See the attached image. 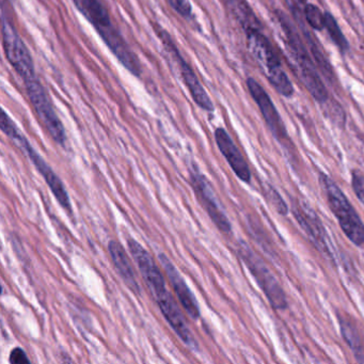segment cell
<instances>
[{
    "label": "cell",
    "mask_w": 364,
    "mask_h": 364,
    "mask_svg": "<svg viewBox=\"0 0 364 364\" xmlns=\"http://www.w3.org/2000/svg\"><path fill=\"white\" fill-rule=\"evenodd\" d=\"M321 107H323L326 117L329 118L333 124L341 127V129H344L345 124H346V114H345L344 109L340 104L329 99L321 105Z\"/></svg>",
    "instance_id": "ffe728a7"
},
{
    "label": "cell",
    "mask_w": 364,
    "mask_h": 364,
    "mask_svg": "<svg viewBox=\"0 0 364 364\" xmlns=\"http://www.w3.org/2000/svg\"><path fill=\"white\" fill-rule=\"evenodd\" d=\"M154 299L157 302L161 314L165 317L172 330L176 332V336L180 338V340L191 350H199V343L191 332L178 302L176 301L168 289L159 294L156 297H154Z\"/></svg>",
    "instance_id": "8fae6325"
},
{
    "label": "cell",
    "mask_w": 364,
    "mask_h": 364,
    "mask_svg": "<svg viewBox=\"0 0 364 364\" xmlns=\"http://www.w3.org/2000/svg\"><path fill=\"white\" fill-rule=\"evenodd\" d=\"M338 318L345 342L353 351L355 360L364 363V338L357 323L347 314H338Z\"/></svg>",
    "instance_id": "e0dca14e"
},
{
    "label": "cell",
    "mask_w": 364,
    "mask_h": 364,
    "mask_svg": "<svg viewBox=\"0 0 364 364\" xmlns=\"http://www.w3.org/2000/svg\"><path fill=\"white\" fill-rule=\"evenodd\" d=\"M159 259L169 279L170 284L180 301L181 306L184 309L185 312L189 315L193 321L200 318V308L195 295L187 285L186 281L183 278L182 274L178 272V268L172 263L171 259L165 255L159 253Z\"/></svg>",
    "instance_id": "5bb4252c"
},
{
    "label": "cell",
    "mask_w": 364,
    "mask_h": 364,
    "mask_svg": "<svg viewBox=\"0 0 364 364\" xmlns=\"http://www.w3.org/2000/svg\"><path fill=\"white\" fill-rule=\"evenodd\" d=\"M0 129L1 132L5 134L7 137H9L12 141L16 144V146L24 153L25 155L29 157L31 163L35 165L36 169L39 171V173L43 176L44 181L46 184L50 187L52 191L53 195L56 198L58 203L65 208L67 212H72L71 200H70L69 193L67 188L63 185L61 178L57 176L56 172L53 170V168L46 163V159L37 152L35 148L31 146V142L28 141L24 134L18 129L16 123L14 122L9 114L3 109L1 112V117H0Z\"/></svg>",
    "instance_id": "7a4b0ae2"
},
{
    "label": "cell",
    "mask_w": 364,
    "mask_h": 364,
    "mask_svg": "<svg viewBox=\"0 0 364 364\" xmlns=\"http://www.w3.org/2000/svg\"><path fill=\"white\" fill-rule=\"evenodd\" d=\"M214 136L219 151L233 170L235 176L242 182L250 183L251 171L248 164L245 161L240 149L237 148L229 133L223 127H218L215 131Z\"/></svg>",
    "instance_id": "9a60e30c"
},
{
    "label": "cell",
    "mask_w": 364,
    "mask_h": 364,
    "mask_svg": "<svg viewBox=\"0 0 364 364\" xmlns=\"http://www.w3.org/2000/svg\"><path fill=\"white\" fill-rule=\"evenodd\" d=\"M127 245H129V252L137 264L138 269L149 291L152 294L153 298L156 297L161 291L167 289V284L161 268L159 267L150 252L146 250L137 240L129 238L127 240Z\"/></svg>",
    "instance_id": "4fadbf2b"
},
{
    "label": "cell",
    "mask_w": 364,
    "mask_h": 364,
    "mask_svg": "<svg viewBox=\"0 0 364 364\" xmlns=\"http://www.w3.org/2000/svg\"><path fill=\"white\" fill-rule=\"evenodd\" d=\"M291 212L315 248L327 259L336 262L333 245L315 210L306 201L295 198L291 199Z\"/></svg>",
    "instance_id": "9c48e42d"
},
{
    "label": "cell",
    "mask_w": 364,
    "mask_h": 364,
    "mask_svg": "<svg viewBox=\"0 0 364 364\" xmlns=\"http://www.w3.org/2000/svg\"><path fill=\"white\" fill-rule=\"evenodd\" d=\"M351 185L358 199L364 205V173L360 170L351 171Z\"/></svg>",
    "instance_id": "cb8c5ba5"
},
{
    "label": "cell",
    "mask_w": 364,
    "mask_h": 364,
    "mask_svg": "<svg viewBox=\"0 0 364 364\" xmlns=\"http://www.w3.org/2000/svg\"><path fill=\"white\" fill-rule=\"evenodd\" d=\"M108 251H109V255L112 257L114 268H116L123 282L134 294L140 295L141 289H140L135 269H134L133 265L129 261L127 250L123 248L122 245L119 244L116 240H110L109 244H108Z\"/></svg>",
    "instance_id": "2e32d148"
},
{
    "label": "cell",
    "mask_w": 364,
    "mask_h": 364,
    "mask_svg": "<svg viewBox=\"0 0 364 364\" xmlns=\"http://www.w3.org/2000/svg\"><path fill=\"white\" fill-rule=\"evenodd\" d=\"M319 184L325 193L330 210L338 219L343 233L355 246L364 244V223L342 189L327 174H319Z\"/></svg>",
    "instance_id": "277c9868"
},
{
    "label": "cell",
    "mask_w": 364,
    "mask_h": 364,
    "mask_svg": "<svg viewBox=\"0 0 364 364\" xmlns=\"http://www.w3.org/2000/svg\"><path fill=\"white\" fill-rule=\"evenodd\" d=\"M191 181L193 184L196 196L203 205L204 210L212 219L214 225L220 230L223 233L230 234L232 232V225L221 205L220 201L217 198L214 189L210 186V182L205 176L201 173L197 166L193 165L191 168Z\"/></svg>",
    "instance_id": "30bf717a"
},
{
    "label": "cell",
    "mask_w": 364,
    "mask_h": 364,
    "mask_svg": "<svg viewBox=\"0 0 364 364\" xmlns=\"http://www.w3.org/2000/svg\"><path fill=\"white\" fill-rule=\"evenodd\" d=\"M238 255L255 277L257 284L267 297L272 308L276 310H285L287 308V298L284 289L281 287L265 262L245 242H240L237 247Z\"/></svg>",
    "instance_id": "8992f818"
},
{
    "label": "cell",
    "mask_w": 364,
    "mask_h": 364,
    "mask_svg": "<svg viewBox=\"0 0 364 364\" xmlns=\"http://www.w3.org/2000/svg\"><path fill=\"white\" fill-rule=\"evenodd\" d=\"M78 12L92 25L119 63L136 77L142 74L141 63L127 40L112 22L109 11L102 0H73Z\"/></svg>",
    "instance_id": "6da1fadb"
},
{
    "label": "cell",
    "mask_w": 364,
    "mask_h": 364,
    "mask_svg": "<svg viewBox=\"0 0 364 364\" xmlns=\"http://www.w3.org/2000/svg\"><path fill=\"white\" fill-rule=\"evenodd\" d=\"M246 36L247 46L270 85L282 97H293L295 89L285 73L269 40L264 36L261 29L247 31Z\"/></svg>",
    "instance_id": "3957f363"
},
{
    "label": "cell",
    "mask_w": 364,
    "mask_h": 364,
    "mask_svg": "<svg viewBox=\"0 0 364 364\" xmlns=\"http://www.w3.org/2000/svg\"><path fill=\"white\" fill-rule=\"evenodd\" d=\"M264 196H265L268 203L272 204V208L276 210L277 213L282 215V216H287V215L289 214V206L285 203L280 193L277 191L274 187H272L270 184H267V183L264 185Z\"/></svg>",
    "instance_id": "44dd1931"
},
{
    "label": "cell",
    "mask_w": 364,
    "mask_h": 364,
    "mask_svg": "<svg viewBox=\"0 0 364 364\" xmlns=\"http://www.w3.org/2000/svg\"><path fill=\"white\" fill-rule=\"evenodd\" d=\"M154 29L157 35H159L161 43L165 46L166 50L169 53L170 56L176 61L178 71H180L181 76H182L183 82L186 85L187 89H188L196 105L201 108L204 112H214L215 106L213 104L212 100H210V95H208L205 89L202 86L193 68L187 63L186 59L183 57V55L181 54L180 50H178L176 42L173 41L170 33L165 31V29L161 28V26L155 27Z\"/></svg>",
    "instance_id": "ba28073f"
},
{
    "label": "cell",
    "mask_w": 364,
    "mask_h": 364,
    "mask_svg": "<svg viewBox=\"0 0 364 364\" xmlns=\"http://www.w3.org/2000/svg\"><path fill=\"white\" fill-rule=\"evenodd\" d=\"M304 18L306 23L315 31H323L325 29V14L321 11L317 6L313 4H306L304 9Z\"/></svg>",
    "instance_id": "7402d4cb"
},
{
    "label": "cell",
    "mask_w": 364,
    "mask_h": 364,
    "mask_svg": "<svg viewBox=\"0 0 364 364\" xmlns=\"http://www.w3.org/2000/svg\"><path fill=\"white\" fill-rule=\"evenodd\" d=\"M225 1L230 11L242 25L245 33L261 29V23L245 0H225Z\"/></svg>",
    "instance_id": "ac0fdd59"
},
{
    "label": "cell",
    "mask_w": 364,
    "mask_h": 364,
    "mask_svg": "<svg viewBox=\"0 0 364 364\" xmlns=\"http://www.w3.org/2000/svg\"><path fill=\"white\" fill-rule=\"evenodd\" d=\"M11 364H29L31 360L27 357L26 353L21 347H16L11 351L9 359Z\"/></svg>",
    "instance_id": "d4e9b609"
},
{
    "label": "cell",
    "mask_w": 364,
    "mask_h": 364,
    "mask_svg": "<svg viewBox=\"0 0 364 364\" xmlns=\"http://www.w3.org/2000/svg\"><path fill=\"white\" fill-rule=\"evenodd\" d=\"M247 88L253 101L257 103V107L259 108L262 116L267 124L268 129L272 132L274 137L281 142L285 144L289 141V135H287V127L283 123L280 114L277 110L274 102L270 99L265 89L255 80V78L249 77L247 80Z\"/></svg>",
    "instance_id": "7c38bea8"
},
{
    "label": "cell",
    "mask_w": 364,
    "mask_h": 364,
    "mask_svg": "<svg viewBox=\"0 0 364 364\" xmlns=\"http://www.w3.org/2000/svg\"><path fill=\"white\" fill-rule=\"evenodd\" d=\"M24 85L31 106L50 137L56 144L65 146L67 133L65 127L53 106L48 91L39 78L33 77L26 80Z\"/></svg>",
    "instance_id": "52a82bcc"
},
{
    "label": "cell",
    "mask_w": 364,
    "mask_h": 364,
    "mask_svg": "<svg viewBox=\"0 0 364 364\" xmlns=\"http://www.w3.org/2000/svg\"><path fill=\"white\" fill-rule=\"evenodd\" d=\"M166 1L176 14L186 20H188L193 14V7H191L189 0H166Z\"/></svg>",
    "instance_id": "603a6c76"
},
{
    "label": "cell",
    "mask_w": 364,
    "mask_h": 364,
    "mask_svg": "<svg viewBox=\"0 0 364 364\" xmlns=\"http://www.w3.org/2000/svg\"><path fill=\"white\" fill-rule=\"evenodd\" d=\"M304 1H306V0H300V3H304Z\"/></svg>",
    "instance_id": "484cf974"
},
{
    "label": "cell",
    "mask_w": 364,
    "mask_h": 364,
    "mask_svg": "<svg viewBox=\"0 0 364 364\" xmlns=\"http://www.w3.org/2000/svg\"><path fill=\"white\" fill-rule=\"evenodd\" d=\"M325 29L329 33L330 38L341 52L346 53L349 50V43L345 36L343 35L338 22L334 16L329 12H325Z\"/></svg>",
    "instance_id": "d6986e66"
},
{
    "label": "cell",
    "mask_w": 364,
    "mask_h": 364,
    "mask_svg": "<svg viewBox=\"0 0 364 364\" xmlns=\"http://www.w3.org/2000/svg\"><path fill=\"white\" fill-rule=\"evenodd\" d=\"M1 35L6 58L23 82L37 77L33 56L14 26L9 12L4 6L1 12Z\"/></svg>",
    "instance_id": "5b68a950"
}]
</instances>
